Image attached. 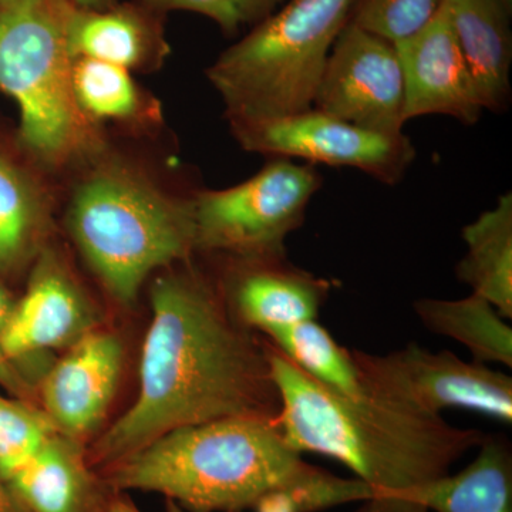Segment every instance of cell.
Masks as SVG:
<instances>
[{
    "label": "cell",
    "instance_id": "6da1fadb",
    "mask_svg": "<svg viewBox=\"0 0 512 512\" xmlns=\"http://www.w3.org/2000/svg\"><path fill=\"white\" fill-rule=\"evenodd\" d=\"M150 302L136 402L86 453L97 476L168 431L279 412L265 342L239 325L204 275L160 276Z\"/></svg>",
    "mask_w": 512,
    "mask_h": 512
},
{
    "label": "cell",
    "instance_id": "7a4b0ae2",
    "mask_svg": "<svg viewBox=\"0 0 512 512\" xmlns=\"http://www.w3.org/2000/svg\"><path fill=\"white\" fill-rule=\"evenodd\" d=\"M114 490L164 495L187 512H322L369 500L357 478L312 466L275 417H225L168 431L99 474Z\"/></svg>",
    "mask_w": 512,
    "mask_h": 512
},
{
    "label": "cell",
    "instance_id": "3957f363",
    "mask_svg": "<svg viewBox=\"0 0 512 512\" xmlns=\"http://www.w3.org/2000/svg\"><path fill=\"white\" fill-rule=\"evenodd\" d=\"M279 396L275 421L298 453H315L343 464L370 490L356 512H429L421 491L480 446L485 433L451 426L373 394L333 392L265 342Z\"/></svg>",
    "mask_w": 512,
    "mask_h": 512
},
{
    "label": "cell",
    "instance_id": "277c9868",
    "mask_svg": "<svg viewBox=\"0 0 512 512\" xmlns=\"http://www.w3.org/2000/svg\"><path fill=\"white\" fill-rule=\"evenodd\" d=\"M67 228L101 285L124 306L137 301L154 271L195 252L191 198L165 194L117 164L97 168L76 188Z\"/></svg>",
    "mask_w": 512,
    "mask_h": 512
},
{
    "label": "cell",
    "instance_id": "5b68a950",
    "mask_svg": "<svg viewBox=\"0 0 512 512\" xmlns=\"http://www.w3.org/2000/svg\"><path fill=\"white\" fill-rule=\"evenodd\" d=\"M69 0H16L0 8V92L18 104L23 146L63 167L100 150L96 123L74 97L66 39Z\"/></svg>",
    "mask_w": 512,
    "mask_h": 512
},
{
    "label": "cell",
    "instance_id": "8992f818",
    "mask_svg": "<svg viewBox=\"0 0 512 512\" xmlns=\"http://www.w3.org/2000/svg\"><path fill=\"white\" fill-rule=\"evenodd\" d=\"M355 0H291L229 47L207 77L228 120L291 116L312 109L330 50Z\"/></svg>",
    "mask_w": 512,
    "mask_h": 512
},
{
    "label": "cell",
    "instance_id": "52a82bcc",
    "mask_svg": "<svg viewBox=\"0 0 512 512\" xmlns=\"http://www.w3.org/2000/svg\"><path fill=\"white\" fill-rule=\"evenodd\" d=\"M322 185V175L312 164L272 158L244 183L195 192V252L229 258L286 255V237L301 227Z\"/></svg>",
    "mask_w": 512,
    "mask_h": 512
},
{
    "label": "cell",
    "instance_id": "ba28073f",
    "mask_svg": "<svg viewBox=\"0 0 512 512\" xmlns=\"http://www.w3.org/2000/svg\"><path fill=\"white\" fill-rule=\"evenodd\" d=\"M352 357L365 392L387 402L431 416L464 409L512 423V379L483 363L414 343L387 355L352 350Z\"/></svg>",
    "mask_w": 512,
    "mask_h": 512
},
{
    "label": "cell",
    "instance_id": "9c48e42d",
    "mask_svg": "<svg viewBox=\"0 0 512 512\" xmlns=\"http://www.w3.org/2000/svg\"><path fill=\"white\" fill-rule=\"evenodd\" d=\"M229 124L244 150L312 165L355 168L387 185L400 183L416 160V148L406 134L366 130L315 109Z\"/></svg>",
    "mask_w": 512,
    "mask_h": 512
},
{
    "label": "cell",
    "instance_id": "30bf717a",
    "mask_svg": "<svg viewBox=\"0 0 512 512\" xmlns=\"http://www.w3.org/2000/svg\"><path fill=\"white\" fill-rule=\"evenodd\" d=\"M404 77L393 43L348 22L330 50L312 109L377 133H403Z\"/></svg>",
    "mask_w": 512,
    "mask_h": 512
},
{
    "label": "cell",
    "instance_id": "8fae6325",
    "mask_svg": "<svg viewBox=\"0 0 512 512\" xmlns=\"http://www.w3.org/2000/svg\"><path fill=\"white\" fill-rule=\"evenodd\" d=\"M99 313L60 256L46 247L32 264L28 289L0 345L35 389L53 365L47 353L69 349L97 330Z\"/></svg>",
    "mask_w": 512,
    "mask_h": 512
},
{
    "label": "cell",
    "instance_id": "7c38bea8",
    "mask_svg": "<svg viewBox=\"0 0 512 512\" xmlns=\"http://www.w3.org/2000/svg\"><path fill=\"white\" fill-rule=\"evenodd\" d=\"M123 360L119 336L94 330L49 367L37 389L57 433L83 444L99 429L119 387Z\"/></svg>",
    "mask_w": 512,
    "mask_h": 512
},
{
    "label": "cell",
    "instance_id": "4fadbf2b",
    "mask_svg": "<svg viewBox=\"0 0 512 512\" xmlns=\"http://www.w3.org/2000/svg\"><path fill=\"white\" fill-rule=\"evenodd\" d=\"M404 77V119L453 117L474 126L484 113L451 25L446 0L429 25L396 43Z\"/></svg>",
    "mask_w": 512,
    "mask_h": 512
},
{
    "label": "cell",
    "instance_id": "5bb4252c",
    "mask_svg": "<svg viewBox=\"0 0 512 512\" xmlns=\"http://www.w3.org/2000/svg\"><path fill=\"white\" fill-rule=\"evenodd\" d=\"M224 298L239 325L268 335L272 330L318 318L333 282L296 268L286 255L232 258Z\"/></svg>",
    "mask_w": 512,
    "mask_h": 512
},
{
    "label": "cell",
    "instance_id": "9a60e30c",
    "mask_svg": "<svg viewBox=\"0 0 512 512\" xmlns=\"http://www.w3.org/2000/svg\"><path fill=\"white\" fill-rule=\"evenodd\" d=\"M6 483L26 512H93L103 487L83 444L57 431Z\"/></svg>",
    "mask_w": 512,
    "mask_h": 512
},
{
    "label": "cell",
    "instance_id": "2e32d148",
    "mask_svg": "<svg viewBox=\"0 0 512 512\" xmlns=\"http://www.w3.org/2000/svg\"><path fill=\"white\" fill-rule=\"evenodd\" d=\"M446 6L483 109L503 113L511 100V9L503 0H446Z\"/></svg>",
    "mask_w": 512,
    "mask_h": 512
},
{
    "label": "cell",
    "instance_id": "e0dca14e",
    "mask_svg": "<svg viewBox=\"0 0 512 512\" xmlns=\"http://www.w3.org/2000/svg\"><path fill=\"white\" fill-rule=\"evenodd\" d=\"M66 39L73 59L101 60L130 72L150 69L165 55V43L150 20L131 8L89 10L70 3Z\"/></svg>",
    "mask_w": 512,
    "mask_h": 512
},
{
    "label": "cell",
    "instance_id": "ac0fdd59",
    "mask_svg": "<svg viewBox=\"0 0 512 512\" xmlns=\"http://www.w3.org/2000/svg\"><path fill=\"white\" fill-rule=\"evenodd\" d=\"M476 458L456 474L421 491L429 512H512V451L500 436L485 434Z\"/></svg>",
    "mask_w": 512,
    "mask_h": 512
},
{
    "label": "cell",
    "instance_id": "d6986e66",
    "mask_svg": "<svg viewBox=\"0 0 512 512\" xmlns=\"http://www.w3.org/2000/svg\"><path fill=\"white\" fill-rule=\"evenodd\" d=\"M463 239L467 254L457 264V278L505 319H512L511 192L501 195L493 210L466 225Z\"/></svg>",
    "mask_w": 512,
    "mask_h": 512
},
{
    "label": "cell",
    "instance_id": "ffe728a7",
    "mask_svg": "<svg viewBox=\"0 0 512 512\" xmlns=\"http://www.w3.org/2000/svg\"><path fill=\"white\" fill-rule=\"evenodd\" d=\"M50 205L28 173L0 154V274L33 264L47 247Z\"/></svg>",
    "mask_w": 512,
    "mask_h": 512
},
{
    "label": "cell",
    "instance_id": "44dd1931",
    "mask_svg": "<svg viewBox=\"0 0 512 512\" xmlns=\"http://www.w3.org/2000/svg\"><path fill=\"white\" fill-rule=\"evenodd\" d=\"M414 312L430 332L466 346L474 362L512 366V328L487 299L476 293L457 301L423 298Z\"/></svg>",
    "mask_w": 512,
    "mask_h": 512
},
{
    "label": "cell",
    "instance_id": "7402d4cb",
    "mask_svg": "<svg viewBox=\"0 0 512 512\" xmlns=\"http://www.w3.org/2000/svg\"><path fill=\"white\" fill-rule=\"evenodd\" d=\"M265 336L293 365L333 392L348 397L365 394L352 350L340 346L316 319L272 330Z\"/></svg>",
    "mask_w": 512,
    "mask_h": 512
},
{
    "label": "cell",
    "instance_id": "603a6c76",
    "mask_svg": "<svg viewBox=\"0 0 512 512\" xmlns=\"http://www.w3.org/2000/svg\"><path fill=\"white\" fill-rule=\"evenodd\" d=\"M72 83L80 110L93 123L140 121L153 119L158 114L141 93L130 70L116 64L86 57L74 59Z\"/></svg>",
    "mask_w": 512,
    "mask_h": 512
},
{
    "label": "cell",
    "instance_id": "cb8c5ba5",
    "mask_svg": "<svg viewBox=\"0 0 512 512\" xmlns=\"http://www.w3.org/2000/svg\"><path fill=\"white\" fill-rule=\"evenodd\" d=\"M53 433L55 426L42 409L0 393V477L8 481Z\"/></svg>",
    "mask_w": 512,
    "mask_h": 512
},
{
    "label": "cell",
    "instance_id": "d4e9b609",
    "mask_svg": "<svg viewBox=\"0 0 512 512\" xmlns=\"http://www.w3.org/2000/svg\"><path fill=\"white\" fill-rule=\"evenodd\" d=\"M443 3L444 0H355L349 20L396 45L429 25Z\"/></svg>",
    "mask_w": 512,
    "mask_h": 512
},
{
    "label": "cell",
    "instance_id": "484cf974",
    "mask_svg": "<svg viewBox=\"0 0 512 512\" xmlns=\"http://www.w3.org/2000/svg\"><path fill=\"white\" fill-rule=\"evenodd\" d=\"M151 9L187 10L214 20L225 33L258 25L275 12L282 0H143Z\"/></svg>",
    "mask_w": 512,
    "mask_h": 512
},
{
    "label": "cell",
    "instance_id": "4316f807",
    "mask_svg": "<svg viewBox=\"0 0 512 512\" xmlns=\"http://www.w3.org/2000/svg\"><path fill=\"white\" fill-rule=\"evenodd\" d=\"M0 387H3L9 396L28 400V402H32L36 394L35 387L22 375L15 363L9 359L2 345H0Z\"/></svg>",
    "mask_w": 512,
    "mask_h": 512
},
{
    "label": "cell",
    "instance_id": "83f0119b",
    "mask_svg": "<svg viewBox=\"0 0 512 512\" xmlns=\"http://www.w3.org/2000/svg\"><path fill=\"white\" fill-rule=\"evenodd\" d=\"M93 512H141L126 491L114 490L103 483Z\"/></svg>",
    "mask_w": 512,
    "mask_h": 512
},
{
    "label": "cell",
    "instance_id": "f1b7e54d",
    "mask_svg": "<svg viewBox=\"0 0 512 512\" xmlns=\"http://www.w3.org/2000/svg\"><path fill=\"white\" fill-rule=\"evenodd\" d=\"M16 301L12 295L2 285H0V338L8 328L10 319H12L13 313L16 309Z\"/></svg>",
    "mask_w": 512,
    "mask_h": 512
},
{
    "label": "cell",
    "instance_id": "f546056e",
    "mask_svg": "<svg viewBox=\"0 0 512 512\" xmlns=\"http://www.w3.org/2000/svg\"><path fill=\"white\" fill-rule=\"evenodd\" d=\"M0 512H26L2 477H0Z\"/></svg>",
    "mask_w": 512,
    "mask_h": 512
},
{
    "label": "cell",
    "instance_id": "4dcf8cb0",
    "mask_svg": "<svg viewBox=\"0 0 512 512\" xmlns=\"http://www.w3.org/2000/svg\"><path fill=\"white\" fill-rule=\"evenodd\" d=\"M73 6L79 9L103 10L113 8L116 0H69Z\"/></svg>",
    "mask_w": 512,
    "mask_h": 512
},
{
    "label": "cell",
    "instance_id": "1f68e13d",
    "mask_svg": "<svg viewBox=\"0 0 512 512\" xmlns=\"http://www.w3.org/2000/svg\"><path fill=\"white\" fill-rule=\"evenodd\" d=\"M165 512H187L180 507V505L175 504L174 501L165 500Z\"/></svg>",
    "mask_w": 512,
    "mask_h": 512
},
{
    "label": "cell",
    "instance_id": "d6a6232c",
    "mask_svg": "<svg viewBox=\"0 0 512 512\" xmlns=\"http://www.w3.org/2000/svg\"><path fill=\"white\" fill-rule=\"evenodd\" d=\"M16 0H0V8H5V6L12 5Z\"/></svg>",
    "mask_w": 512,
    "mask_h": 512
},
{
    "label": "cell",
    "instance_id": "836d02e7",
    "mask_svg": "<svg viewBox=\"0 0 512 512\" xmlns=\"http://www.w3.org/2000/svg\"><path fill=\"white\" fill-rule=\"evenodd\" d=\"M503 2L505 3V5L508 6V8L511 9V6H512V0H503Z\"/></svg>",
    "mask_w": 512,
    "mask_h": 512
}]
</instances>
